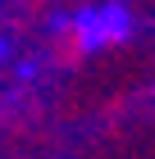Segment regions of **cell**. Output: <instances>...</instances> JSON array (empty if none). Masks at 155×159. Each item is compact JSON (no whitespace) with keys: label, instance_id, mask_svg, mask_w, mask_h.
Masks as SVG:
<instances>
[{"label":"cell","instance_id":"6da1fadb","mask_svg":"<svg viewBox=\"0 0 155 159\" xmlns=\"http://www.w3.org/2000/svg\"><path fill=\"white\" fill-rule=\"evenodd\" d=\"M128 23H132V14L123 5H91L73 18V32H78L82 50H100V46H114V41L128 37Z\"/></svg>","mask_w":155,"mask_h":159}]
</instances>
